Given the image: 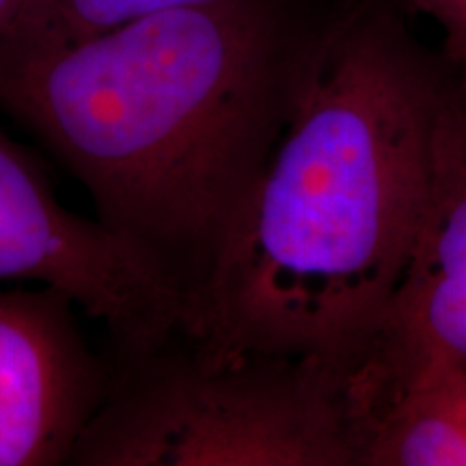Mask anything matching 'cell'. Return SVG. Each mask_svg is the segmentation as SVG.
<instances>
[{"mask_svg": "<svg viewBox=\"0 0 466 466\" xmlns=\"http://www.w3.org/2000/svg\"><path fill=\"white\" fill-rule=\"evenodd\" d=\"M453 83L389 9L313 33L288 124L179 333L354 376L410 258Z\"/></svg>", "mask_w": 466, "mask_h": 466, "instance_id": "cell-1", "label": "cell"}, {"mask_svg": "<svg viewBox=\"0 0 466 466\" xmlns=\"http://www.w3.org/2000/svg\"><path fill=\"white\" fill-rule=\"evenodd\" d=\"M311 37L291 0L154 11L74 42L0 37V115L186 311L281 138Z\"/></svg>", "mask_w": 466, "mask_h": 466, "instance_id": "cell-2", "label": "cell"}, {"mask_svg": "<svg viewBox=\"0 0 466 466\" xmlns=\"http://www.w3.org/2000/svg\"><path fill=\"white\" fill-rule=\"evenodd\" d=\"M69 466L360 464L346 378L299 360L208 357L179 329L108 354V382Z\"/></svg>", "mask_w": 466, "mask_h": 466, "instance_id": "cell-3", "label": "cell"}, {"mask_svg": "<svg viewBox=\"0 0 466 466\" xmlns=\"http://www.w3.org/2000/svg\"><path fill=\"white\" fill-rule=\"evenodd\" d=\"M0 283L69 296L106 329L113 352H138L179 329L177 291L104 229L58 201L44 168L0 130Z\"/></svg>", "mask_w": 466, "mask_h": 466, "instance_id": "cell-4", "label": "cell"}, {"mask_svg": "<svg viewBox=\"0 0 466 466\" xmlns=\"http://www.w3.org/2000/svg\"><path fill=\"white\" fill-rule=\"evenodd\" d=\"M76 302L55 288L0 289V466L67 464L108 382Z\"/></svg>", "mask_w": 466, "mask_h": 466, "instance_id": "cell-5", "label": "cell"}, {"mask_svg": "<svg viewBox=\"0 0 466 466\" xmlns=\"http://www.w3.org/2000/svg\"><path fill=\"white\" fill-rule=\"evenodd\" d=\"M432 360L466 363V80L442 104L415 244L354 384L371 387Z\"/></svg>", "mask_w": 466, "mask_h": 466, "instance_id": "cell-6", "label": "cell"}, {"mask_svg": "<svg viewBox=\"0 0 466 466\" xmlns=\"http://www.w3.org/2000/svg\"><path fill=\"white\" fill-rule=\"evenodd\" d=\"M352 400L360 464L466 466V363H423Z\"/></svg>", "mask_w": 466, "mask_h": 466, "instance_id": "cell-7", "label": "cell"}, {"mask_svg": "<svg viewBox=\"0 0 466 466\" xmlns=\"http://www.w3.org/2000/svg\"><path fill=\"white\" fill-rule=\"evenodd\" d=\"M217 3L227 0H26L0 37L33 44L74 42L154 11Z\"/></svg>", "mask_w": 466, "mask_h": 466, "instance_id": "cell-8", "label": "cell"}, {"mask_svg": "<svg viewBox=\"0 0 466 466\" xmlns=\"http://www.w3.org/2000/svg\"><path fill=\"white\" fill-rule=\"evenodd\" d=\"M419 14L432 17L445 35L447 52L466 80V0H401Z\"/></svg>", "mask_w": 466, "mask_h": 466, "instance_id": "cell-9", "label": "cell"}, {"mask_svg": "<svg viewBox=\"0 0 466 466\" xmlns=\"http://www.w3.org/2000/svg\"><path fill=\"white\" fill-rule=\"evenodd\" d=\"M26 0H0V35L14 25L20 9L25 7Z\"/></svg>", "mask_w": 466, "mask_h": 466, "instance_id": "cell-10", "label": "cell"}]
</instances>
